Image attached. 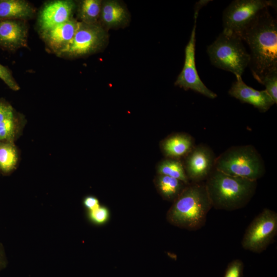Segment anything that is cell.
<instances>
[{
    "label": "cell",
    "instance_id": "15",
    "mask_svg": "<svg viewBox=\"0 0 277 277\" xmlns=\"http://www.w3.org/2000/svg\"><path fill=\"white\" fill-rule=\"evenodd\" d=\"M194 146L193 138L185 133H177L171 135L162 143V148L165 154L172 159L186 156Z\"/></svg>",
    "mask_w": 277,
    "mask_h": 277
},
{
    "label": "cell",
    "instance_id": "9",
    "mask_svg": "<svg viewBox=\"0 0 277 277\" xmlns=\"http://www.w3.org/2000/svg\"><path fill=\"white\" fill-rule=\"evenodd\" d=\"M196 21L194 25L189 40L185 49V61L183 69L178 75L174 85L184 90H192L209 98L217 97L216 94L208 88L202 81L196 70L195 62V32Z\"/></svg>",
    "mask_w": 277,
    "mask_h": 277
},
{
    "label": "cell",
    "instance_id": "1",
    "mask_svg": "<svg viewBox=\"0 0 277 277\" xmlns=\"http://www.w3.org/2000/svg\"><path fill=\"white\" fill-rule=\"evenodd\" d=\"M240 37L249 46V66L253 77L259 82L266 73L277 68V22L268 8L260 12Z\"/></svg>",
    "mask_w": 277,
    "mask_h": 277
},
{
    "label": "cell",
    "instance_id": "21",
    "mask_svg": "<svg viewBox=\"0 0 277 277\" xmlns=\"http://www.w3.org/2000/svg\"><path fill=\"white\" fill-rule=\"evenodd\" d=\"M18 156L13 142H0V170L6 174L15 167Z\"/></svg>",
    "mask_w": 277,
    "mask_h": 277
},
{
    "label": "cell",
    "instance_id": "29",
    "mask_svg": "<svg viewBox=\"0 0 277 277\" xmlns=\"http://www.w3.org/2000/svg\"><path fill=\"white\" fill-rule=\"evenodd\" d=\"M212 1L210 0H200L198 2H196L194 10V20H197L199 12L200 10L204 6H205L208 3H209L210 2H211Z\"/></svg>",
    "mask_w": 277,
    "mask_h": 277
},
{
    "label": "cell",
    "instance_id": "2",
    "mask_svg": "<svg viewBox=\"0 0 277 277\" xmlns=\"http://www.w3.org/2000/svg\"><path fill=\"white\" fill-rule=\"evenodd\" d=\"M205 185L212 207L233 211L250 202L255 194L257 181L230 175L214 168Z\"/></svg>",
    "mask_w": 277,
    "mask_h": 277
},
{
    "label": "cell",
    "instance_id": "11",
    "mask_svg": "<svg viewBox=\"0 0 277 277\" xmlns=\"http://www.w3.org/2000/svg\"><path fill=\"white\" fill-rule=\"evenodd\" d=\"M75 8V4L72 1L56 0L47 3L38 17L42 32L72 19Z\"/></svg>",
    "mask_w": 277,
    "mask_h": 277
},
{
    "label": "cell",
    "instance_id": "20",
    "mask_svg": "<svg viewBox=\"0 0 277 277\" xmlns=\"http://www.w3.org/2000/svg\"><path fill=\"white\" fill-rule=\"evenodd\" d=\"M158 172L160 175H166L180 180L186 185L189 184L183 164L176 159L171 158L162 162L158 167Z\"/></svg>",
    "mask_w": 277,
    "mask_h": 277
},
{
    "label": "cell",
    "instance_id": "30",
    "mask_svg": "<svg viewBox=\"0 0 277 277\" xmlns=\"http://www.w3.org/2000/svg\"><path fill=\"white\" fill-rule=\"evenodd\" d=\"M7 265L5 249L2 243H0V271L4 269Z\"/></svg>",
    "mask_w": 277,
    "mask_h": 277
},
{
    "label": "cell",
    "instance_id": "13",
    "mask_svg": "<svg viewBox=\"0 0 277 277\" xmlns=\"http://www.w3.org/2000/svg\"><path fill=\"white\" fill-rule=\"evenodd\" d=\"M27 28L22 20H0V47L9 51H14L26 47Z\"/></svg>",
    "mask_w": 277,
    "mask_h": 277
},
{
    "label": "cell",
    "instance_id": "3",
    "mask_svg": "<svg viewBox=\"0 0 277 277\" xmlns=\"http://www.w3.org/2000/svg\"><path fill=\"white\" fill-rule=\"evenodd\" d=\"M212 207L205 183H192L187 185L174 201L167 219L179 227L196 230L205 225Z\"/></svg>",
    "mask_w": 277,
    "mask_h": 277
},
{
    "label": "cell",
    "instance_id": "25",
    "mask_svg": "<svg viewBox=\"0 0 277 277\" xmlns=\"http://www.w3.org/2000/svg\"><path fill=\"white\" fill-rule=\"evenodd\" d=\"M0 78L11 89L14 91H17L19 89V86L13 77L11 70L7 67L1 64Z\"/></svg>",
    "mask_w": 277,
    "mask_h": 277
},
{
    "label": "cell",
    "instance_id": "8",
    "mask_svg": "<svg viewBox=\"0 0 277 277\" xmlns=\"http://www.w3.org/2000/svg\"><path fill=\"white\" fill-rule=\"evenodd\" d=\"M107 39V32L99 24L78 22L71 42L58 55L71 57L86 55L101 49Z\"/></svg>",
    "mask_w": 277,
    "mask_h": 277
},
{
    "label": "cell",
    "instance_id": "24",
    "mask_svg": "<svg viewBox=\"0 0 277 277\" xmlns=\"http://www.w3.org/2000/svg\"><path fill=\"white\" fill-rule=\"evenodd\" d=\"M88 217L92 223L101 225L105 223L109 218V211L107 208L100 206L88 211Z\"/></svg>",
    "mask_w": 277,
    "mask_h": 277
},
{
    "label": "cell",
    "instance_id": "14",
    "mask_svg": "<svg viewBox=\"0 0 277 277\" xmlns=\"http://www.w3.org/2000/svg\"><path fill=\"white\" fill-rule=\"evenodd\" d=\"M78 22L74 18L42 32L44 41L52 51L59 55L68 47L77 30Z\"/></svg>",
    "mask_w": 277,
    "mask_h": 277
},
{
    "label": "cell",
    "instance_id": "12",
    "mask_svg": "<svg viewBox=\"0 0 277 277\" xmlns=\"http://www.w3.org/2000/svg\"><path fill=\"white\" fill-rule=\"evenodd\" d=\"M228 94L242 103H247L261 112L267 111L275 104L265 90H257L247 85L242 77L236 78L228 91Z\"/></svg>",
    "mask_w": 277,
    "mask_h": 277
},
{
    "label": "cell",
    "instance_id": "5",
    "mask_svg": "<svg viewBox=\"0 0 277 277\" xmlns=\"http://www.w3.org/2000/svg\"><path fill=\"white\" fill-rule=\"evenodd\" d=\"M207 52L214 66L232 73L236 78L242 77L250 61L241 38L223 31L208 46Z\"/></svg>",
    "mask_w": 277,
    "mask_h": 277
},
{
    "label": "cell",
    "instance_id": "27",
    "mask_svg": "<svg viewBox=\"0 0 277 277\" xmlns=\"http://www.w3.org/2000/svg\"><path fill=\"white\" fill-rule=\"evenodd\" d=\"M14 117H15L12 107L10 104L0 101V123Z\"/></svg>",
    "mask_w": 277,
    "mask_h": 277
},
{
    "label": "cell",
    "instance_id": "10",
    "mask_svg": "<svg viewBox=\"0 0 277 277\" xmlns=\"http://www.w3.org/2000/svg\"><path fill=\"white\" fill-rule=\"evenodd\" d=\"M186 157L184 169L189 181L192 183L206 180L214 169L216 157L212 149L206 145L194 146Z\"/></svg>",
    "mask_w": 277,
    "mask_h": 277
},
{
    "label": "cell",
    "instance_id": "26",
    "mask_svg": "<svg viewBox=\"0 0 277 277\" xmlns=\"http://www.w3.org/2000/svg\"><path fill=\"white\" fill-rule=\"evenodd\" d=\"M243 268V263L241 260H233L227 266L224 277H242Z\"/></svg>",
    "mask_w": 277,
    "mask_h": 277
},
{
    "label": "cell",
    "instance_id": "6",
    "mask_svg": "<svg viewBox=\"0 0 277 277\" xmlns=\"http://www.w3.org/2000/svg\"><path fill=\"white\" fill-rule=\"evenodd\" d=\"M276 8L272 0H234L223 12V32L239 37L243 31L266 8Z\"/></svg>",
    "mask_w": 277,
    "mask_h": 277
},
{
    "label": "cell",
    "instance_id": "17",
    "mask_svg": "<svg viewBox=\"0 0 277 277\" xmlns=\"http://www.w3.org/2000/svg\"><path fill=\"white\" fill-rule=\"evenodd\" d=\"M100 18L108 28L122 25L127 19L126 9L118 2L106 1L102 2Z\"/></svg>",
    "mask_w": 277,
    "mask_h": 277
},
{
    "label": "cell",
    "instance_id": "23",
    "mask_svg": "<svg viewBox=\"0 0 277 277\" xmlns=\"http://www.w3.org/2000/svg\"><path fill=\"white\" fill-rule=\"evenodd\" d=\"M16 131L15 117L0 123V142H13Z\"/></svg>",
    "mask_w": 277,
    "mask_h": 277
},
{
    "label": "cell",
    "instance_id": "18",
    "mask_svg": "<svg viewBox=\"0 0 277 277\" xmlns=\"http://www.w3.org/2000/svg\"><path fill=\"white\" fill-rule=\"evenodd\" d=\"M187 185L180 180L166 175H160L157 180L160 192L168 200L174 201Z\"/></svg>",
    "mask_w": 277,
    "mask_h": 277
},
{
    "label": "cell",
    "instance_id": "16",
    "mask_svg": "<svg viewBox=\"0 0 277 277\" xmlns=\"http://www.w3.org/2000/svg\"><path fill=\"white\" fill-rule=\"evenodd\" d=\"M34 12L33 7L23 0H0V20L26 19Z\"/></svg>",
    "mask_w": 277,
    "mask_h": 277
},
{
    "label": "cell",
    "instance_id": "22",
    "mask_svg": "<svg viewBox=\"0 0 277 277\" xmlns=\"http://www.w3.org/2000/svg\"><path fill=\"white\" fill-rule=\"evenodd\" d=\"M259 83L265 87V90L276 104L277 103V68L266 73Z\"/></svg>",
    "mask_w": 277,
    "mask_h": 277
},
{
    "label": "cell",
    "instance_id": "4",
    "mask_svg": "<svg viewBox=\"0 0 277 277\" xmlns=\"http://www.w3.org/2000/svg\"><path fill=\"white\" fill-rule=\"evenodd\" d=\"M214 168L230 175L256 181L265 172L262 157L250 145L228 148L216 158Z\"/></svg>",
    "mask_w": 277,
    "mask_h": 277
},
{
    "label": "cell",
    "instance_id": "28",
    "mask_svg": "<svg viewBox=\"0 0 277 277\" xmlns=\"http://www.w3.org/2000/svg\"><path fill=\"white\" fill-rule=\"evenodd\" d=\"M83 204L85 208L88 210V211H91L100 206L97 199L93 196H86L83 201Z\"/></svg>",
    "mask_w": 277,
    "mask_h": 277
},
{
    "label": "cell",
    "instance_id": "19",
    "mask_svg": "<svg viewBox=\"0 0 277 277\" xmlns=\"http://www.w3.org/2000/svg\"><path fill=\"white\" fill-rule=\"evenodd\" d=\"M102 3V1L100 0L81 1L78 8V16L80 22L87 24L98 23Z\"/></svg>",
    "mask_w": 277,
    "mask_h": 277
},
{
    "label": "cell",
    "instance_id": "7",
    "mask_svg": "<svg viewBox=\"0 0 277 277\" xmlns=\"http://www.w3.org/2000/svg\"><path fill=\"white\" fill-rule=\"evenodd\" d=\"M277 234V213L265 208L248 226L242 240L246 250L261 253L272 242Z\"/></svg>",
    "mask_w": 277,
    "mask_h": 277
}]
</instances>
